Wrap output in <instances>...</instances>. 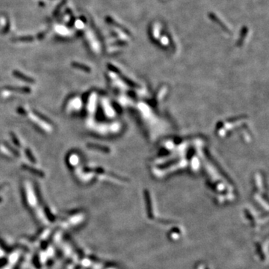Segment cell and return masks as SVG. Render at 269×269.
<instances>
[{
    "label": "cell",
    "instance_id": "cell-1",
    "mask_svg": "<svg viewBox=\"0 0 269 269\" xmlns=\"http://www.w3.org/2000/svg\"><path fill=\"white\" fill-rule=\"evenodd\" d=\"M13 75H14L15 77H17V79H21V80L24 81V82H29V83H34V82H35V80H34L32 78L29 77V76H26V75L20 73V71H17V70H14V71L13 72Z\"/></svg>",
    "mask_w": 269,
    "mask_h": 269
},
{
    "label": "cell",
    "instance_id": "cell-2",
    "mask_svg": "<svg viewBox=\"0 0 269 269\" xmlns=\"http://www.w3.org/2000/svg\"><path fill=\"white\" fill-rule=\"evenodd\" d=\"M71 65L74 68L83 70V71L87 72V73H90V71H91V68H90L89 67H88L85 64H83L79 63V62H72Z\"/></svg>",
    "mask_w": 269,
    "mask_h": 269
},
{
    "label": "cell",
    "instance_id": "cell-3",
    "mask_svg": "<svg viewBox=\"0 0 269 269\" xmlns=\"http://www.w3.org/2000/svg\"><path fill=\"white\" fill-rule=\"evenodd\" d=\"M23 169H25V170H26V171H29V172H31V173H32V174H35V175L38 176V177H44V173L42 172V171H39V170L35 169V168H31V167L27 166V165H23Z\"/></svg>",
    "mask_w": 269,
    "mask_h": 269
},
{
    "label": "cell",
    "instance_id": "cell-4",
    "mask_svg": "<svg viewBox=\"0 0 269 269\" xmlns=\"http://www.w3.org/2000/svg\"><path fill=\"white\" fill-rule=\"evenodd\" d=\"M11 41H14V42H31V41H34V38L31 35H27V36H22L19 37V38H15L11 39Z\"/></svg>",
    "mask_w": 269,
    "mask_h": 269
},
{
    "label": "cell",
    "instance_id": "cell-5",
    "mask_svg": "<svg viewBox=\"0 0 269 269\" xmlns=\"http://www.w3.org/2000/svg\"><path fill=\"white\" fill-rule=\"evenodd\" d=\"M7 89L8 91H16V92H20L23 93V94H29L31 93V89H29V88H14V87H10V88H7Z\"/></svg>",
    "mask_w": 269,
    "mask_h": 269
},
{
    "label": "cell",
    "instance_id": "cell-6",
    "mask_svg": "<svg viewBox=\"0 0 269 269\" xmlns=\"http://www.w3.org/2000/svg\"><path fill=\"white\" fill-rule=\"evenodd\" d=\"M67 0H62L61 2L60 3L57 5V7L55 8V9L53 11V15L56 16L59 12H60V11H61V9L62 8V7H63L64 5L67 3Z\"/></svg>",
    "mask_w": 269,
    "mask_h": 269
},
{
    "label": "cell",
    "instance_id": "cell-7",
    "mask_svg": "<svg viewBox=\"0 0 269 269\" xmlns=\"http://www.w3.org/2000/svg\"><path fill=\"white\" fill-rule=\"evenodd\" d=\"M88 147L89 148L91 149H95V150H102V151H105V152H108L109 151V149L106 148L104 147H100V146L98 145H95V144H88Z\"/></svg>",
    "mask_w": 269,
    "mask_h": 269
},
{
    "label": "cell",
    "instance_id": "cell-8",
    "mask_svg": "<svg viewBox=\"0 0 269 269\" xmlns=\"http://www.w3.org/2000/svg\"><path fill=\"white\" fill-rule=\"evenodd\" d=\"M66 11H67V13H68L69 14H70V16H71V18H70V22H69L68 24H67V26H68V27L71 28V27H73V25H74V23H75V20H76V18H75V17H73V14H72V13H71V11H70V9H68V8H67V9Z\"/></svg>",
    "mask_w": 269,
    "mask_h": 269
},
{
    "label": "cell",
    "instance_id": "cell-9",
    "mask_svg": "<svg viewBox=\"0 0 269 269\" xmlns=\"http://www.w3.org/2000/svg\"><path fill=\"white\" fill-rule=\"evenodd\" d=\"M26 155H27L28 158H29V160H30L31 162H32V163H35V162H35V157H34V156H32V153H31V151L29 150V149H26Z\"/></svg>",
    "mask_w": 269,
    "mask_h": 269
},
{
    "label": "cell",
    "instance_id": "cell-10",
    "mask_svg": "<svg viewBox=\"0 0 269 269\" xmlns=\"http://www.w3.org/2000/svg\"><path fill=\"white\" fill-rule=\"evenodd\" d=\"M10 26H11V25H10V22H9V20H7L6 25H5V28H4V29H2V34H7V33H8V32H9V30H10Z\"/></svg>",
    "mask_w": 269,
    "mask_h": 269
},
{
    "label": "cell",
    "instance_id": "cell-11",
    "mask_svg": "<svg viewBox=\"0 0 269 269\" xmlns=\"http://www.w3.org/2000/svg\"><path fill=\"white\" fill-rule=\"evenodd\" d=\"M11 137H12V140H13V141H14V144H15L17 146H18V147H20V142H19L18 140L17 139V138H16V136H15V135H14V133L11 132Z\"/></svg>",
    "mask_w": 269,
    "mask_h": 269
},
{
    "label": "cell",
    "instance_id": "cell-12",
    "mask_svg": "<svg viewBox=\"0 0 269 269\" xmlns=\"http://www.w3.org/2000/svg\"><path fill=\"white\" fill-rule=\"evenodd\" d=\"M45 35H46L45 32H41V33H39L38 35H37V38H38V39H39V40H42V39H44V37H45Z\"/></svg>",
    "mask_w": 269,
    "mask_h": 269
},
{
    "label": "cell",
    "instance_id": "cell-13",
    "mask_svg": "<svg viewBox=\"0 0 269 269\" xmlns=\"http://www.w3.org/2000/svg\"><path fill=\"white\" fill-rule=\"evenodd\" d=\"M39 5H40V6L41 7H44L45 6V4H44V2H39Z\"/></svg>",
    "mask_w": 269,
    "mask_h": 269
}]
</instances>
